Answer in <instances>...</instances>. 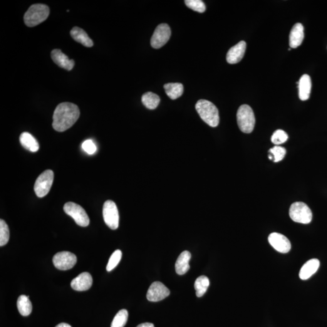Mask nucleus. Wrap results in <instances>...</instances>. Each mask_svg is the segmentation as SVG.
<instances>
[{
  "mask_svg": "<svg viewBox=\"0 0 327 327\" xmlns=\"http://www.w3.org/2000/svg\"><path fill=\"white\" fill-rule=\"evenodd\" d=\"M77 106L71 103L59 104L54 111L53 126L57 132H64L71 128L80 117Z\"/></svg>",
  "mask_w": 327,
  "mask_h": 327,
  "instance_id": "f257e3e1",
  "label": "nucleus"
},
{
  "mask_svg": "<svg viewBox=\"0 0 327 327\" xmlns=\"http://www.w3.org/2000/svg\"><path fill=\"white\" fill-rule=\"evenodd\" d=\"M195 108L200 117L208 125L215 127L219 125V111L212 102L205 100H200L196 104Z\"/></svg>",
  "mask_w": 327,
  "mask_h": 327,
  "instance_id": "f03ea898",
  "label": "nucleus"
},
{
  "mask_svg": "<svg viewBox=\"0 0 327 327\" xmlns=\"http://www.w3.org/2000/svg\"><path fill=\"white\" fill-rule=\"evenodd\" d=\"M49 13L50 10L45 4L32 5L24 15V23L28 27L36 26L45 21L48 18Z\"/></svg>",
  "mask_w": 327,
  "mask_h": 327,
  "instance_id": "7ed1b4c3",
  "label": "nucleus"
},
{
  "mask_svg": "<svg viewBox=\"0 0 327 327\" xmlns=\"http://www.w3.org/2000/svg\"><path fill=\"white\" fill-rule=\"evenodd\" d=\"M237 122L239 129L245 133L253 132L255 126V117L254 111L249 105L240 106L237 111Z\"/></svg>",
  "mask_w": 327,
  "mask_h": 327,
  "instance_id": "20e7f679",
  "label": "nucleus"
},
{
  "mask_svg": "<svg viewBox=\"0 0 327 327\" xmlns=\"http://www.w3.org/2000/svg\"><path fill=\"white\" fill-rule=\"evenodd\" d=\"M289 215L294 222L307 224L310 223L313 218L311 210L308 205L302 202L292 204L289 210Z\"/></svg>",
  "mask_w": 327,
  "mask_h": 327,
  "instance_id": "39448f33",
  "label": "nucleus"
},
{
  "mask_svg": "<svg viewBox=\"0 0 327 327\" xmlns=\"http://www.w3.org/2000/svg\"><path fill=\"white\" fill-rule=\"evenodd\" d=\"M64 210L67 215H69L75 220V222L81 227L88 226L90 219L85 210L80 205L73 202L66 203Z\"/></svg>",
  "mask_w": 327,
  "mask_h": 327,
  "instance_id": "423d86ee",
  "label": "nucleus"
},
{
  "mask_svg": "<svg viewBox=\"0 0 327 327\" xmlns=\"http://www.w3.org/2000/svg\"><path fill=\"white\" fill-rule=\"evenodd\" d=\"M54 173L53 170H47L42 173L36 182L34 190L37 197L43 198L48 194L53 185Z\"/></svg>",
  "mask_w": 327,
  "mask_h": 327,
  "instance_id": "0eeeda50",
  "label": "nucleus"
},
{
  "mask_svg": "<svg viewBox=\"0 0 327 327\" xmlns=\"http://www.w3.org/2000/svg\"><path fill=\"white\" fill-rule=\"evenodd\" d=\"M103 214L106 225L111 229H117L120 217L115 203L111 200H106L103 205Z\"/></svg>",
  "mask_w": 327,
  "mask_h": 327,
  "instance_id": "6e6552de",
  "label": "nucleus"
},
{
  "mask_svg": "<svg viewBox=\"0 0 327 327\" xmlns=\"http://www.w3.org/2000/svg\"><path fill=\"white\" fill-rule=\"evenodd\" d=\"M76 256L69 252H61L53 257L54 266L60 271H68L73 269L76 263Z\"/></svg>",
  "mask_w": 327,
  "mask_h": 327,
  "instance_id": "1a4fd4ad",
  "label": "nucleus"
},
{
  "mask_svg": "<svg viewBox=\"0 0 327 327\" xmlns=\"http://www.w3.org/2000/svg\"><path fill=\"white\" fill-rule=\"evenodd\" d=\"M171 30L167 24H161L156 28L151 38L150 43L153 48L160 49L169 40Z\"/></svg>",
  "mask_w": 327,
  "mask_h": 327,
  "instance_id": "9d476101",
  "label": "nucleus"
},
{
  "mask_svg": "<svg viewBox=\"0 0 327 327\" xmlns=\"http://www.w3.org/2000/svg\"><path fill=\"white\" fill-rule=\"evenodd\" d=\"M170 294L169 290L162 282H155L148 290L147 298L150 302H158L167 298Z\"/></svg>",
  "mask_w": 327,
  "mask_h": 327,
  "instance_id": "9b49d317",
  "label": "nucleus"
},
{
  "mask_svg": "<svg viewBox=\"0 0 327 327\" xmlns=\"http://www.w3.org/2000/svg\"><path fill=\"white\" fill-rule=\"evenodd\" d=\"M268 240L270 244L276 251L281 254H287L291 250V243L286 236L278 233H272L269 235Z\"/></svg>",
  "mask_w": 327,
  "mask_h": 327,
  "instance_id": "f8f14e48",
  "label": "nucleus"
},
{
  "mask_svg": "<svg viewBox=\"0 0 327 327\" xmlns=\"http://www.w3.org/2000/svg\"><path fill=\"white\" fill-rule=\"evenodd\" d=\"M93 279L91 274L88 272H82L71 282L72 288L76 291H88L92 286Z\"/></svg>",
  "mask_w": 327,
  "mask_h": 327,
  "instance_id": "ddd939ff",
  "label": "nucleus"
},
{
  "mask_svg": "<svg viewBox=\"0 0 327 327\" xmlns=\"http://www.w3.org/2000/svg\"><path fill=\"white\" fill-rule=\"evenodd\" d=\"M247 44L244 41H240L233 46L227 54V61L229 64H236L241 60L246 50Z\"/></svg>",
  "mask_w": 327,
  "mask_h": 327,
  "instance_id": "4468645a",
  "label": "nucleus"
},
{
  "mask_svg": "<svg viewBox=\"0 0 327 327\" xmlns=\"http://www.w3.org/2000/svg\"><path fill=\"white\" fill-rule=\"evenodd\" d=\"M51 57L57 65L67 71H71L75 65V61L73 59H69L59 49H54L52 51Z\"/></svg>",
  "mask_w": 327,
  "mask_h": 327,
  "instance_id": "2eb2a0df",
  "label": "nucleus"
},
{
  "mask_svg": "<svg viewBox=\"0 0 327 327\" xmlns=\"http://www.w3.org/2000/svg\"><path fill=\"white\" fill-rule=\"evenodd\" d=\"M304 38V28L301 23L294 24L290 34L291 48L295 49L301 45Z\"/></svg>",
  "mask_w": 327,
  "mask_h": 327,
  "instance_id": "dca6fc26",
  "label": "nucleus"
},
{
  "mask_svg": "<svg viewBox=\"0 0 327 327\" xmlns=\"http://www.w3.org/2000/svg\"><path fill=\"white\" fill-rule=\"evenodd\" d=\"M297 84H298L299 97L302 101L309 100L310 96L311 89V80L310 76L307 74L301 76Z\"/></svg>",
  "mask_w": 327,
  "mask_h": 327,
  "instance_id": "f3484780",
  "label": "nucleus"
},
{
  "mask_svg": "<svg viewBox=\"0 0 327 327\" xmlns=\"http://www.w3.org/2000/svg\"><path fill=\"white\" fill-rule=\"evenodd\" d=\"M320 266V261L318 259H311L302 267L299 272V277L302 280H307L313 276L318 271Z\"/></svg>",
  "mask_w": 327,
  "mask_h": 327,
  "instance_id": "a211bd4d",
  "label": "nucleus"
},
{
  "mask_svg": "<svg viewBox=\"0 0 327 327\" xmlns=\"http://www.w3.org/2000/svg\"><path fill=\"white\" fill-rule=\"evenodd\" d=\"M190 259L191 254L189 252L184 251L181 254L175 264V270L177 274L183 275L189 271Z\"/></svg>",
  "mask_w": 327,
  "mask_h": 327,
  "instance_id": "6ab92c4d",
  "label": "nucleus"
},
{
  "mask_svg": "<svg viewBox=\"0 0 327 327\" xmlns=\"http://www.w3.org/2000/svg\"><path fill=\"white\" fill-rule=\"evenodd\" d=\"M71 35L74 40L83 44L84 46L87 47V48H91L93 46V41L91 40L86 32L80 27H74L71 31Z\"/></svg>",
  "mask_w": 327,
  "mask_h": 327,
  "instance_id": "aec40b11",
  "label": "nucleus"
},
{
  "mask_svg": "<svg viewBox=\"0 0 327 327\" xmlns=\"http://www.w3.org/2000/svg\"><path fill=\"white\" fill-rule=\"evenodd\" d=\"M21 145L30 152H36L39 150V145L38 141L28 132L22 133L19 136Z\"/></svg>",
  "mask_w": 327,
  "mask_h": 327,
  "instance_id": "412c9836",
  "label": "nucleus"
},
{
  "mask_svg": "<svg viewBox=\"0 0 327 327\" xmlns=\"http://www.w3.org/2000/svg\"><path fill=\"white\" fill-rule=\"evenodd\" d=\"M164 88L168 97L172 100H176L182 96L184 91V87L181 83L165 84Z\"/></svg>",
  "mask_w": 327,
  "mask_h": 327,
  "instance_id": "4be33fe9",
  "label": "nucleus"
},
{
  "mask_svg": "<svg viewBox=\"0 0 327 327\" xmlns=\"http://www.w3.org/2000/svg\"><path fill=\"white\" fill-rule=\"evenodd\" d=\"M17 307L19 313L23 316H29L32 313V305L29 296L21 295L17 300Z\"/></svg>",
  "mask_w": 327,
  "mask_h": 327,
  "instance_id": "5701e85b",
  "label": "nucleus"
},
{
  "mask_svg": "<svg viewBox=\"0 0 327 327\" xmlns=\"http://www.w3.org/2000/svg\"><path fill=\"white\" fill-rule=\"evenodd\" d=\"M142 103L146 108L153 110L157 108L160 103L159 96L154 93L147 92L142 96Z\"/></svg>",
  "mask_w": 327,
  "mask_h": 327,
  "instance_id": "b1692460",
  "label": "nucleus"
},
{
  "mask_svg": "<svg viewBox=\"0 0 327 327\" xmlns=\"http://www.w3.org/2000/svg\"><path fill=\"white\" fill-rule=\"evenodd\" d=\"M209 285L210 281L207 276L202 275L198 277L195 282V289L196 294L198 298H200L206 293Z\"/></svg>",
  "mask_w": 327,
  "mask_h": 327,
  "instance_id": "393cba45",
  "label": "nucleus"
},
{
  "mask_svg": "<svg viewBox=\"0 0 327 327\" xmlns=\"http://www.w3.org/2000/svg\"><path fill=\"white\" fill-rule=\"evenodd\" d=\"M286 155V148L279 145H275L269 150L268 157L270 160L277 163L283 160Z\"/></svg>",
  "mask_w": 327,
  "mask_h": 327,
  "instance_id": "a878e982",
  "label": "nucleus"
},
{
  "mask_svg": "<svg viewBox=\"0 0 327 327\" xmlns=\"http://www.w3.org/2000/svg\"><path fill=\"white\" fill-rule=\"evenodd\" d=\"M128 311L125 309H121L115 318H113L111 327H124L127 323L128 319Z\"/></svg>",
  "mask_w": 327,
  "mask_h": 327,
  "instance_id": "bb28decb",
  "label": "nucleus"
},
{
  "mask_svg": "<svg viewBox=\"0 0 327 327\" xmlns=\"http://www.w3.org/2000/svg\"><path fill=\"white\" fill-rule=\"evenodd\" d=\"M9 236L8 225L4 220H0V246H4L8 242Z\"/></svg>",
  "mask_w": 327,
  "mask_h": 327,
  "instance_id": "cd10ccee",
  "label": "nucleus"
},
{
  "mask_svg": "<svg viewBox=\"0 0 327 327\" xmlns=\"http://www.w3.org/2000/svg\"><path fill=\"white\" fill-rule=\"evenodd\" d=\"M122 257V252L120 250H116V251L113 253L111 255L110 259L109 260L106 270L108 272H110L113 269H115L118 264L120 263Z\"/></svg>",
  "mask_w": 327,
  "mask_h": 327,
  "instance_id": "c85d7f7f",
  "label": "nucleus"
},
{
  "mask_svg": "<svg viewBox=\"0 0 327 327\" xmlns=\"http://www.w3.org/2000/svg\"><path fill=\"white\" fill-rule=\"evenodd\" d=\"M185 3L189 8L199 13H203L206 10L204 2L200 0H185Z\"/></svg>",
  "mask_w": 327,
  "mask_h": 327,
  "instance_id": "c756f323",
  "label": "nucleus"
},
{
  "mask_svg": "<svg viewBox=\"0 0 327 327\" xmlns=\"http://www.w3.org/2000/svg\"><path fill=\"white\" fill-rule=\"evenodd\" d=\"M288 138V135L287 134V133L285 131L279 129L275 131L273 133V134L272 136L271 140L272 142L275 145H279L286 143Z\"/></svg>",
  "mask_w": 327,
  "mask_h": 327,
  "instance_id": "7c9ffc66",
  "label": "nucleus"
},
{
  "mask_svg": "<svg viewBox=\"0 0 327 327\" xmlns=\"http://www.w3.org/2000/svg\"><path fill=\"white\" fill-rule=\"evenodd\" d=\"M82 148L84 152H86L89 155H93L96 152V146L92 140H88L84 141L82 145Z\"/></svg>",
  "mask_w": 327,
  "mask_h": 327,
  "instance_id": "2f4dec72",
  "label": "nucleus"
},
{
  "mask_svg": "<svg viewBox=\"0 0 327 327\" xmlns=\"http://www.w3.org/2000/svg\"><path fill=\"white\" fill-rule=\"evenodd\" d=\"M136 327H155L154 325H153V324L152 323H143L140 324V325Z\"/></svg>",
  "mask_w": 327,
  "mask_h": 327,
  "instance_id": "473e14b6",
  "label": "nucleus"
},
{
  "mask_svg": "<svg viewBox=\"0 0 327 327\" xmlns=\"http://www.w3.org/2000/svg\"><path fill=\"white\" fill-rule=\"evenodd\" d=\"M55 327H72L69 324L66 323H61L58 324Z\"/></svg>",
  "mask_w": 327,
  "mask_h": 327,
  "instance_id": "72a5a7b5",
  "label": "nucleus"
}]
</instances>
